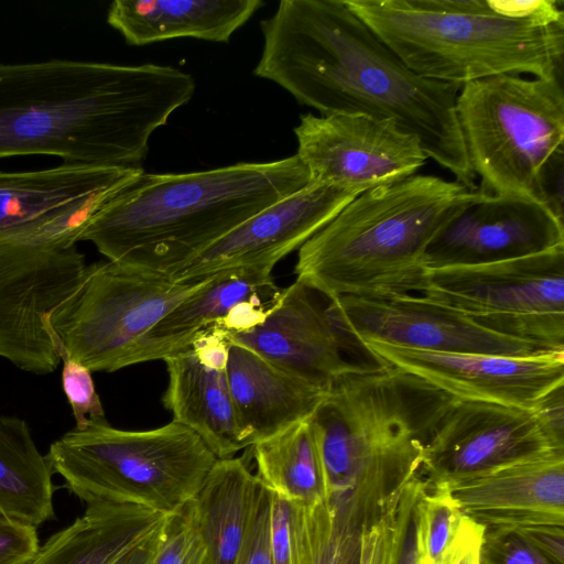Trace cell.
<instances>
[{
	"mask_svg": "<svg viewBox=\"0 0 564 564\" xmlns=\"http://www.w3.org/2000/svg\"><path fill=\"white\" fill-rule=\"evenodd\" d=\"M253 69L321 116L392 120L455 181L477 188L456 116L462 85L416 75L346 0H283L261 21Z\"/></svg>",
	"mask_w": 564,
	"mask_h": 564,
	"instance_id": "cell-1",
	"label": "cell"
},
{
	"mask_svg": "<svg viewBox=\"0 0 564 564\" xmlns=\"http://www.w3.org/2000/svg\"><path fill=\"white\" fill-rule=\"evenodd\" d=\"M195 88L191 74L166 65L0 63V159L143 170L152 133Z\"/></svg>",
	"mask_w": 564,
	"mask_h": 564,
	"instance_id": "cell-2",
	"label": "cell"
},
{
	"mask_svg": "<svg viewBox=\"0 0 564 564\" xmlns=\"http://www.w3.org/2000/svg\"><path fill=\"white\" fill-rule=\"evenodd\" d=\"M308 183L296 154L191 173L142 171L95 215L79 241L91 242L107 260L169 274Z\"/></svg>",
	"mask_w": 564,
	"mask_h": 564,
	"instance_id": "cell-3",
	"label": "cell"
},
{
	"mask_svg": "<svg viewBox=\"0 0 564 564\" xmlns=\"http://www.w3.org/2000/svg\"><path fill=\"white\" fill-rule=\"evenodd\" d=\"M416 75L464 85L502 74L563 78L558 0H346Z\"/></svg>",
	"mask_w": 564,
	"mask_h": 564,
	"instance_id": "cell-4",
	"label": "cell"
},
{
	"mask_svg": "<svg viewBox=\"0 0 564 564\" xmlns=\"http://www.w3.org/2000/svg\"><path fill=\"white\" fill-rule=\"evenodd\" d=\"M456 398L391 366L335 379L310 419L327 500L369 523L389 495L421 473L424 448Z\"/></svg>",
	"mask_w": 564,
	"mask_h": 564,
	"instance_id": "cell-5",
	"label": "cell"
},
{
	"mask_svg": "<svg viewBox=\"0 0 564 564\" xmlns=\"http://www.w3.org/2000/svg\"><path fill=\"white\" fill-rule=\"evenodd\" d=\"M471 191L423 174L365 191L299 249L295 281L328 300L422 294L426 249Z\"/></svg>",
	"mask_w": 564,
	"mask_h": 564,
	"instance_id": "cell-6",
	"label": "cell"
},
{
	"mask_svg": "<svg viewBox=\"0 0 564 564\" xmlns=\"http://www.w3.org/2000/svg\"><path fill=\"white\" fill-rule=\"evenodd\" d=\"M45 457L87 505H137L165 514L196 497L218 459L195 432L174 421L144 431L109 423L73 427Z\"/></svg>",
	"mask_w": 564,
	"mask_h": 564,
	"instance_id": "cell-7",
	"label": "cell"
},
{
	"mask_svg": "<svg viewBox=\"0 0 564 564\" xmlns=\"http://www.w3.org/2000/svg\"><path fill=\"white\" fill-rule=\"evenodd\" d=\"M113 195L0 230V358L18 369L44 376L59 366L48 317L82 284L88 264L76 243Z\"/></svg>",
	"mask_w": 564,
	"mask_h": 564,
	"instance_id": "cell-8",
	"label": "cell"
},
{
	"mask_svg": "<svg viewBox=\"0 0 564 564\" xmlns=\"http://www.w3.org/2000/svg\"><path fill=\"white\" fill-rule=\"evenodd\" d=\"M456 116L478 188L536 200L538 171L564 145L562 79L502 74L464 84Z\"/></svg>",
	"mask_w": 564,
	"mask_h": 564,
	"instance_id": "cell-9",
	"label": "cell"
},
{
	"mask_svg": "<svg viewBox=\"0 0 564 564\" xmlns=\"http://www.w3.org/2000/svg\"><path fill=\"white\" fill-rule=\"evenodd\" d=\"M205 280L176 282L128 261L94 262L48 326L61 354L93 372H115L139 364L148 333Z\"/></svg>",
	"mask_w": 564,
	"mask_h": 564,
	"instance_id": "cell-10",
	"label": "cell"
},
{
	"mask_svg": "<svg viewBox=\"0 0 564 564\" xmlns=\"http://www.w3.org/2000/svg\"><path fill=\"white\" fill-rule=\"evenodd\" d=\"M421 295L487 329L549 352H564V248L429 270Z\"/></svg>",
	"mask_w": 564,
	"mask_h": 564,
	"instance_id": "cell-11",
	"label": "cell"
},
{
	"mask_svg": "<svg viewBox=\"0 0 564 564\" xmlns=\"http://www.w3.org/2000/svg\"><path fill=\"white\" fill-rule=\"evenodd\" d=\"M563 386L532 410L456 399L424 448L421 475L444 484L529 456L564 452Z\"/></svg>",
	"mask_w": 564,
	"mask_h": 564,
	"instance_id": "cell-12",
	"label": "cell"
},
{
	"mask_svg": "<svg viewBox=\"0 0 564 564\" xmlns=\"http://www.w3.org/2000/svg\"><path fill=\"white\" fill-rule=\"evenodd\" d=\"M325 313L346 352L364 341L437 352L530 356L549 352L524 340L487 329L423 295L391 299L339 296Z\"/></svg>",
	"mask_w": 564,
	"mask_h": 564,
	"instance_id": "cell-13",
	"label": "cell"
},
{
	"mask_svg": "<svg viewBox=\"0 0 564 564\" xmlns=\"http://www.w3.org/2000/svg\"><path fill=\"white\" fill-rule=\"evenodd\" d=\"M296 156L310 184H340L370 189L421 169L429 156L420 140L392 120L364 115L300 117L294 128Z\"/></svg>",
	"mask_w": 564,
	"mask_h": 564,
	"instance_id": "cell-14",
	"label": "cell"
},
{
	"mask_svg": "<svg viewBox=\"0 0 564 564\" xmlns=\"http://www.w3.org/2000/svg\"><path fill=\"white\" fill-rule=\"evenodd\" d=\"M372 364L412 373L460 400L532 410L564 383V352L530 356L437 352L364 341Z\"/></svg>",
	"mask_w": 564,
	"mask_h": 564,
	"instance_id": "cell-15",
	"label": "cell"
},
{
	"mask_svg": "<svg viewBox=\"0 0 564 564\" xmlns=\"http://www.w3.org/2000/svg\"><path fill=\"white\" fill-rule=\"evenodd\" d=\"M564 248V223L541 203L478 187L431 241L429 270L487 264Z\"/></svg>",
	"mask_w": 564,
	"mask_h": 564,
	"instance_id": "cell-16",
	"label": "cell"
},
{
	"mask_svg": "<svg viewBox=\"0 0 564 564\" xmlns=\"http://www.w3.org/2000/svg\"><path fill=\"white\" fill-rule=\"evenodd\" d=\"M365 191L308 183L254 214L167 275L176 282H194L237 268L272 271Z\"/></svg>",
	"mask_w": 564,
	"mask_h": 564,
	"instance_id": "cell-17",
	"label": "cell"
},
{
	"mask_svg": "<svg viewBox=\"0 0 564 564\" xmlns=\"http://www.w3.org/2000/svg\"><path fill=\"white\" fill-rule=\"evenodd\" d=\"M228 327L212 325L186 348L163 359L167 387L162 402L177 422L195 432L218 459L252 446L227 377Z\"/></svg>",
	"mask_w": 564,
	"mask_h": 564,
	"instance_id": "cell-18",
	"label": "cell"
},
{
	"mask_svg": "<svg viewBox=\"0 0 564 564\" xmlns=\"http://www.w3.org/2000/svg\"><path fill=\"white\" fill-rule=\"evenodd\" d=\"M438 485L484 529L564 527V452L529 456Z\"/></svg>",
	"mask_w": 564,
	"mask_h": 564,
	"instance_id": "cell-19",
	"label": "cell"
},
{
	"mask_svg": "<svg viewBox=\"0 0 564 564\" xmlns=\"http://www.w3.org/2000/svg\"><path fill=\"white\" fill-rule=\"evenodd\" d=\"M230 343L308 380L329 387L338 377L370 362L346 358L345 347L313 291L294 281L281 290L252 326L229 332Z\"/></svg>",
	"mask_w": 564,
	"mask_h": 564,
	"instance_id": "cell-20",
	"label": "cell"
},
{
	"mask_svg": "<svg viewBox=\"0 0 564 564\" xmlns=\"http://www.w3.org/2000/svg\"><path fill=\"white\" fill-rule=\"evenodd\" d=\"M272 271L237 268L207 276L204 284L161 319L145 336L139 364L163 360L215 324L229 332L258 323L281 293Z\"/></svg>",
	"mask_w": 564,
	"mask_h": 564,
	"instance_id": "cell-21",
	"label": "cell"
},
{
	"mask_svg": "<svg viewBox=\"0 0 564 564\" xmlns=\"http://www.w3.org/2000/svg\"><path fill=\"white\" fill-rule=\"evenodd\" d=\"M227 377L252 445L311 416L328 389L232 343L228 348Z\"/></svg>",
	"mask_w": 564,
	"mask_h": 564,
	"instance_id": "cell-22",
	"label": "cell"
},
{
	"mask_svg": "<svg viewBox=\"0 0 564 564\" xmlns=\"http://www.w3.org/2000/svg\"><path fill=\"white\" fill-rule=\"evenodd\" d=\"M263 6L262 0H115L107 23L135 46L180 37L228 43Z\"/></svg>",
	"mask_w": 564,
	"mask_h": 564,
	"instance_id": "cell-23",
	"label": "cell"
},
{
	"mask_svg": "<svg viewBox=\"0 0 564 564\" xmlns=\"http://www.w3.org/2000/svg\"><path fill=\"white\" fill-rule=\"evenodd\" d=\"M143 170L67 164L0 171V230L118 193Z\"/></svg>",
	"mask_w": 564,
	"mask_h": 564,
	"instance_id": "cell-24",
	"label": "cell"
},
{
	"mask_svg": "<svg viewBox=\"0 0 564 564\" xmlns=\"http://www.w3.org/2000/svg\"><path fill=\"white\" fill-rule=\"evenodd\" d=\"M170 514L137 505L91 503L53 534L29 564H112L149 540Z\"/></svg>",
	"mask_w": 564,
	"mask_h": 564,
	"instance_id": "cell-25",
	"label": "cell"
},
{
	"mask_svg": "<svg viewBox=\"0 0 564 564\" xmlns=\"http://www.w3.org/2000/svg\"><path fill=\"white\" fill-rule=\"evenodd\" d=\"M260 487L242 458L217 459L191 501L206 547V564L237 563Z\"/></svg>",
	"mask_w": 564,
	"mask_h": 564,
	"instance_id": "cell-26",
	"label": "cell"
},
{
	"mask_svg": "<svg viewBox=\"0 0 564 564\" xmlns=\"http://www.w3.org/2000/svg\"><path fill=\"white\" fill-rule=\"evenodd\" d=\"M53 471L25 420L0 416V516L35 527L54 517Z\"/></svg>",
	"mask_w": 564,
	"mask_h": 564,
	"instance_id": "cell-27",
	"label": "cell"
},
{
	"mask_svg": "<svg viewBox=\"0 0 564 564\" xmlns=\"http://www.w3.org/2000/svg\"><path fill=\"white\" fill-rule=\"evenodd\" d=\"M251 449L254 475L271 492L302 505L327 500L324 465L310 416L257 442Z\"/></svg>",
	"mask_w": 564,
	"mask_h": 564,
	"instance_id": "cell-28",
	"label": "cell"
},
{
	"mask_svg": "<svg viewBox=\"0 0 564 564\" xmlns=\"http://www.w3.org/2000/svg\"><path fill=\"white\" fill-rule=\"evenodd\" d=\"M426 485L420 473L389 495L361 530L358 564H400L414 508Z\"/></svg>",
	"mask_w": 564,
	"mask_h": 564,
	"instance_id": "cell-29",
	"label": "cell"
},
{
	"mask_svg": "<svg viewBox=\"0 0 564 564\" xmlns=\"http://www.w3.org/2000/svg\"><path fill=\"white\" fill-rule=\"evenodd\" d=\"M463 518L458 503L444 486L426 485L413 516L417 564L445 563Z\"/></svg>",
	"mask_w": 564,
	"mask_h": 564,
	"instance_id": "cell-30",
	"label": "cell"
},
{
	"mask_svg": "<svg viewBox=\"0 0 564 564\" xmlns=\"http://www.w3.org/2000/svg\"><path fill=\"white\" fill-rule=\"evenodd\" d=\"M362 528L345 505L329 500L311 505L307 564H358Z\"/></svg>",
	"mask_w": 564,
	"mask_h": 564,
	"instance_id": "cell-31",
	"label": "cell"
},
{
	"mask_svg": "<svg viewBox=\"0 0 564 564\" xmlns=\"http://www.w3.org/2000/svg\"><path fill=\"white\" fill-rule=\"evenodd\" d=\"M307 505L271 492L270 550L273 564H307Z\"/></svg>",
	"mask_w": 564,
	"mask_h": 564,
	"instance_id": "cell-32",
	"label": "cell"
},
{
	"mask_svg": "<svg viewBox=\"0 0 564 564\" xmlns=\"http://www.w3.org/2000/svg\"><path fill=\"white\" fill-rule=\"evenodd\" d=\"M153 564H206V547L191 502L169 516Z\"/></svg>",
	"mask_w": 564,
	"mask_h": 564,
	"instance_id": "cell-33",
	"label": "cell"
},
{
	"mask_svg": "<svg viewBox=\"0 0 564 564\" xmlns=\"http://www.w3.org/2000/svg\"><path fill=\"white\" fill-rule=\"evenodd\" d=\"M62 387L70 405L75 427L106 424V413L95 388L91 370L83 364L61 354Z\"/></svg>",
	"mask_w": 564,
	"mask_h": 564,
	"instance_id": "cell-34",
	"label": "cell"
},
{
	"mask_svg": "<svg viewBox=\"0 0 564 564\" xmlns=\"http://www.w3.org/2000/svg\"><path fill=\"white\" fill-rule=\"evenodd\" d=\"M479 564H554L511 529H485Z\"/></svg>",
	"mask_w": 564,
	"mask_h": 564,
	"instance_id": "cell-35",
	"label": "cell"
},
{
	"mask_svg": "<svg viewBox=\"0 0 564 564\" xmlns=\"http://www.w3.org/2000/svg\"><path fill=\"white\" fill-rule=\"evenodd\" d=\"M270 508L271 491L261 482L250 527L236 564H273L270 550Z\"/></svg>",
	"mask_w": 564,
	"mask_h": 564,
	"instance_id": "cell-36",
	"label": "cell"
},
{
	"mask_svg": "<svg viewBox=\"0 0 564 564\" xmlns=\"http://www.w3.org/2000/svg\"><path fill=\"white\" fill-rule=\"evenodd\" d=\"M39 549L35 525L0 516V564H29Z\"/></svg>",
	"mask_w": 564,
	"mask_h": 564,
	"instance_id": "cell-37",
	"label": "cell"
},
{
	"mask_svg": "<svg viewBox=\"0 0 564 564\" xmlns=\"http://www.w3.org/2000/svg\"><path fill=\"white\" fill-rule=\"evenodd\" d=\"M564 145L541 165L535 180L536 200L563 221Z\"/></svg>",
	"mask_w": 564,
	"mask_h": 564,
	"instance_id": "cell-38",
	"label": "cell"
},
{
	"mask_svg": "<svg viewBox=\"0 0 564 564\" xmlns=\"http://www.w3.org/2000/svg\"><path fill=\"white\" fill-rule=\"evenodd\" d=\"M484 528L464 516L444 564H479Z\"/></svg>",
	"mask_w": 564,
	"mask_h": 564,
	"instance_id": "cell-39",
	"label": "cell"
},
{
	"mask_svg": "<svg viewBox=\"0 0 564 564\" xmlns=\"http://www.w3.org/2000/svg\"><path fill=\"white\" fill-rule=\"evenodd\" d=\"M554 564H564V527L532 525L511 529Z\"/></svg>",
	"mask_w": 564,
	"mask_h": 564,
	"instance_id": "cell-40",
	"label": "cell"
},
{
	"mask_svg": "<svg viewBox=\"0 0 564 564\" xmlns=\"http://www.w3.org/2000/svg\"><path fill=\"white\" fill-rule=\"evenodd\" d=\"M162 528L149 540L133 547L112 564H153Z\"/></svg>",
	"mask_w": 564,
	"mask_h": 564,
	"instance_id": "cell-41",
	"label": "cell"
}]
</instances>
